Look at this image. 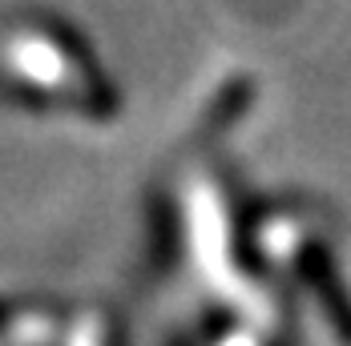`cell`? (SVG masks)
Segmentation results:
<instances>
[{
    "label": "cell",
    "instance_id": "1",
    "mask_svg": "<svg viewBox=\"0 0 351 346\" xmlns=\"http://www.w3.org/2000/svg\"><path fill=\"white\" fill-rule=\"evenodd\" d=\"M303 274H307V286L315 290L319 310H323V318L331 322L335 338H339L343 346H351V294H348V286L339 282V274H335L327 250L315 245V250L303 254Z\"/></svg>",
    "mask_w": 351,
    "mask_h": 346
}]
</instances>
